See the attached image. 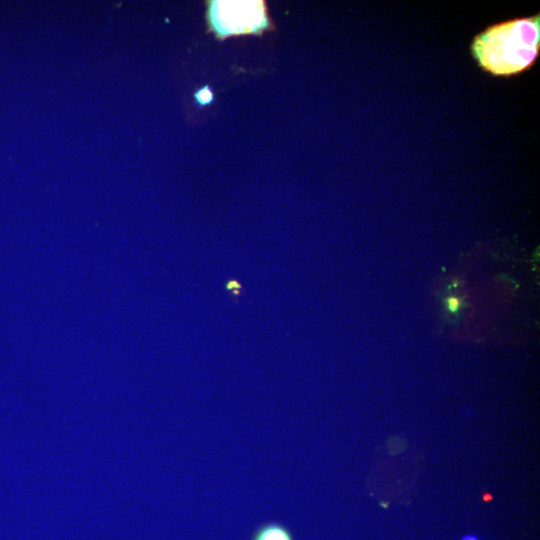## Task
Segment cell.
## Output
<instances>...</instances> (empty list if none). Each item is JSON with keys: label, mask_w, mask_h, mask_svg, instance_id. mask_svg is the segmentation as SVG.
<instances>
[{"label": "cell", "mask_w": 540, "mask_h": 540, "mask_svg": "<svg viewBox=\"0 0 540 540\" xmlns=\"http://www.w3.org/2000/svg\"><path fill=\"white\" fill-rule=\"evenodd\" d=\"M478 64L496 76H511L531 67L540 49V17L516 18L486 28L471 45Z\"/></svg>", "instance_id": "cell-1"}, {"label": "cell", "mask_w": 540, "mask_h": 540, "mask_svg": "<svg viewBox=\"0 0 540 540\" xmlns=\"http://www.w3.org/2000/svg\"><path fill=\"white\" fill-rule=\"evenodd\" d=\"M207 19L219 38L260 34L270 27L264 1H211L208 2Z\"/></svg>", "instance_id": "cell-2"}, {"label": "cell", "mask_w": 540, "mask_h": 540, "mask_svg": "<svg viewBox=\"0 0 540 540\" xmlns=\"http://www.w3.org/2000/svg\"><path fill=\"white\" fill-rule=\"evenodd\" d=\"M250 540H295L288 527L280 522H267L258 526Z\"/></svg>", "instance_id": "cell-3"}, {"label": "cell", "mask_w": 540, "mask_h": 540, "mask_svg": "<svg viewBox=\"0 0 540 540\" xmlns=\"http://www.w3.org/2000/svg\"><path fill=\"white\" fill-rule=\"evenodd\" d=\"M444 304H445V307H446L447 311L450 314L455 315L460 311V308L462 307L463 302H462V299L460 297L455 296V295H449L445 299Z\"/></svg>", "instance_id": "cell-4"}, {"label": "cell", "mask_w": 540, "mask_h": 540, "mask_svg": "<svg viewBox=\"0 0 540 540\" xmlns=\"http://www.w3.org/2000/svg\"><path fill=\"white\" fill-rule=\"evenodd\" d=\"M195 98L198 103L205 105L211 102L213 94L208 87H204L195 94Z\"/></svg>", "instance_id": "cell-5"}, {"label": "cell", "mask_w": 540, "mask_h": 540, "mask_svg": "<svg viewBox=\"0 0 540 540\" xmlns=\"http://www.w3.org/2000/svg\"><path fill=\"white\" fill-rule=\"evenodd\" d=\"M234 288L238 289L240 288V284L236 281H229L227 284V289L232 291Z\"/></svg>", "instance_id": "cell-6"}, {"label": "cell", "mask_w": 540, "mask_h": 540, "mask_svg": "<svg viewBox=\"0 0 540 540\" xmlns=\"http://www.w3.org/2000/svg\"><path fill=\"white\" fill-rule=\"evenodd\" d=\"M461 540H480L476 535L468 534L466 536H463Z\"/></svg>", "instance_id": "cell-7"}]
</instances>
